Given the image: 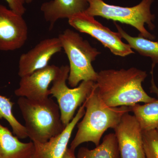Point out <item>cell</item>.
Returning <instances> with one entry per match:
<instances>
[{"label": "cell", "instance_id": "obj_1", "mask_svg": "<svg viewBox=\"0 0 158 158\" xmlns=\"http://www.w3.org/2000/svg\"><path fill=\"white\" fill-rule=\"evenodd\" d=\"M98 73L96 84L100 98L110 107H132L138 103L154 101L142 87L147 77L144 71L131 67L127 69H106Z\"/></svg>", "mask_w": 158, "mask_h": 158}, {"label": "cell", "instance_id": "obj_7", "mask_svg": "<svg viewBox=\"0 0 158 158\" xmlns=\"http://www.w3.org/2000/svg\"><path fill=\"white\" fill-rule=\"evenodd\" d=\"M68 22L77 31L89 34L98 40L116 56L125 57L134 53L129 45L123 42L118 32L111 31L85 12L72 16L69 19Z\"/></svg>", "mask_w": 158, "mask_h": 158}, {"label": "cell", "instance_id": "obj_6", "mask_svg": "<svg viewBox=\"0 0 158 158\" xmlns=\"http://www.w3.org/2000/svg\"><path fill=\"white\" fill-rule=\"evenodd\" d=\"M69 72V65L60 67L59 73L50 89L51 95L56 98L65 127L72 120L77 109L85 102L95 84L92 81H83L77 87L69 88L66 81Z\"/></svg>", "mask_w": 158, "mask_h": 158}, {"label": "cell", "instance_id": "obj_11", "mask_svg": "<svg viewBox=\"0 0 158 158\" xmlns=\"http://www.w3.org/2000/svg\"><path fill=\"white\" fill-rule=\"evenodd\" d=\"M62 49V44L58 37L41 40L20 57L19 76L21 77L46 67L52 57Z\"/></svg>", "mask_w": 158, "mask_h": 158}, {"label": "cell", "instance_id": "obj_5", "mask_svg": "<svg viewBox=\"0 0 158 158\" xmlns=\"http://www.w3.org/2000/svg\"><path fill=\"white\" fill-rule=\"evenodd\" d=\"M88 8L85 12L93 16H101L114 22L132 26L139 31V36L150 40H154L155 36L150 33L145 27L147 25L150 30H153L155 15L151 11L154 0H142L138 5L124 7L107 4L102 0H87Z\"/></svg>", "mask_w": 158, "mask_h": 158}, {"label": "cell", "instance_id": "obj_2", "mask_svg": "<svg viewBox=\"0 0 158 158\" xmlns=\"http://www.w3.org/2000/svg\"><path fill=\"white\" fill-rule=\"evenodd\" d=\"M84 104L85 113L81 121L78 123V131L69 148L74 152L85 142H91L98 146L104 133L108 129L116 127L123 114L131 112V107L106 106L99 96L96 84Z\"/></svg>", "mask_w": 158, "mask_h": 158}, {"label": "cell", "instance_id": "obj_3", "mask_svg": "<svg viewBox=\"0 0 158 158\" xmlns=\"http://www.w3.org/2000/svg\"><path fill=\"white\" fill-rule=\"evenodd\" d=\"M17 104L28 137L33 142L47 141L65 129L59 105L51 98L35 101L19 97Z\"/></svg>", "mask_w": 158, "mask_h": 158}, {"label": "cell", "instance_id": "obj_22", "mask_svg": "<svg viewBox=\"0 0 158 158\" xmlns=\"http://www.w3.org/2000/svg\"><path fill=\"white\" fill-rule=\"evenodd\" d=\"M62 158H77V157L75 155L74 152L72 151L68 148Z\"/></svg>", "mask_w": 158, "mask_h": 158}, {"label": "cell", "instance_id": "obj_21", "mask_svg": "<svg viewBox=\"0 0 158 158\" xmlns=\"http://www.w3.org/2000/svg\"><path fill=\"white\" fill-rule=\"evenodd\" d=\"M152 74L151 87L150 88L151 92L156 94L158 97V88L156 86L153 77V72H151Z\"/></svg>", "mask_w": 158, "mask_h": 158}, {"label": "cell", "instance_id": "obj_18", "mask_svg": "<svg viewBox=\"0 0 158 158\" xmlns=\"http://www.w3.org/2000/svg\"><path fill=\"white\" fill-rule=\"evenodd\" d=\"M14 103L10 98L0 95V119L4 118L9 123L13 133L19 138H27V134L24 126L15 118L12 112Z\"/></svg>", "mask_w": 158, "mask_h": 158}, {"label": "cell", "instance_id": "obj_13", "mask_svg": "<svg viewBox=\"0 0 158 158\" xmlns=\"http://www.w3.org/2000/svg\"><path fill=\"white\" fill-rule=\"evenodd\" d=\"M88 6L87 0H52L43 3L40 10L52 30L58 20L85 12Z\"/></svg>", "mask_w": 158, "mask_h": 158}, {"label": "cell", "instance_id": "obj_14", "mask_svg": "<svg viewBox=\"0 0 158 158\" xmlns=\"http://www.w3.org/2000/svg\"><path fill=\"white\" fill-rule=\"evenodd\" d=\"M34 148L33 141L21 142L0 123V158H30Z\"/></svg>", "mask_w": 158, "mask_h": 158}, {"label": "cell", "instance_id": "obj_8", "mask_svg": "<svg viewBox=\"0 0 158 158\" xmlns=\"http://www.w3.org/2000/svg\"><path fill=\"white\" fill-rule=\"evenodd\" d=\"M113 129L120 158H145L142 131L134 115L125 113Z\"/></svg>", "mask_w": 158, "mask_h": 158}, {"label": "cell", "instance_id": "obj_24", "mask_svg": "<svg viewBox=\"0 0 158 158\" xmlns=\"http://www.w3.org/2000/svg\"><path fill=\"white\" fill-rule=\"evenodd\" d=\"M156 131H157V132H158V127H157V128L156 129Z\"/></svg>", "mask_w": 158, "mask_h": 158}, {"label": "cell", "instance_id": "obj_17", "mask_svg": "<svg viewBox=\"0 0 158 158\" xmlns=\"http://www.w3.org/2000/svg\"><path fill=\"white\" fill-rule=\"evenodd\" d=\"M131 108L142 131L157 128L158 99L144 105L137 104Z\"/></svg>", "mask_w": 158, "mask_h": 158}, {"label": "cell", "instance_id": "obj_10", "mask_svg": "<svg viewBox=\"0 0 158 158\" xmlns=\"http://www.w3.org/2000/svg\"><path fill=\"white\" fill-rule=\"evenodd\" d=\"M59 71L60 67L48 65L31 74L21 77L19 87L15 90V94L32 100H43L48 98L51 95L49 85L56 77Z\"/></svg>", "mask_w": 158, "mask_h": 158}, {"label": "cell", "instance_id": "obj_15", "mask_svg": "<svg viewBox=\"0 0 158 158\" xmlns=\"http://www.w3.org/2000/svg\"><path fill=\"white\" fill-rule=\"evenodd\" d=\"M77 158H120L118 142L115 133H110L104 137L102 142L95 148H79Z\"/></svg>", "mask_w": 158, "mask_h": 158}, {"label": "cell", "instance_id": "obj_19", "mask_svg": "<svg viewBox=\"0 0 158 158\" xmlns=\"http://www.w3.org/2000/svg\"><path fill=\"white\" fill-rule=\"evenodd\" d=\"M145 158H158V132L156 130L142 131Z\"/></svg>", "mask_w": 158, "mask_h": 158}, {"label": "cell", "instance_id": "obj_16", "mask_svg": "<svg viewBox=\"0 0 158 158\" xmlns=\"http://www.w3.org/2000/svg\"><path fill=\"white\" fill-rule=\"evenodd\" d=\"M114 24L122 37L127 41L130 47L141 56L150 58L152 62V67L154 68L156 64H158V40L154 41L139 36L132 37L116 22H114Z\"/></svg>", "mask_w": 158, "mask_h": 158}, {"label": "cell", "instance_id": "obj_23", "mask_svg": "<svg viewBox=\"0 0 158 158\" xmlns=\"http://www.w3.org/2000/svg\"><path fill=\"white\" fill-rule=\"evenodd\" d=\"M34 0H25V2L27 3V4H30Z\"/></svg>", "mask_w": 158, "mask_h": 158}, {"label": "cell", "instance_id": "obj_12", "mask_svg": "<svg viewBox=\"0 0 158 158\" xmlns=\"http://www.w3.org/2000/svg\"><path fill=\"white\" fill-rule=\"evenodd\" d=\"M85 112L84 104L61 134L44 142H33L34 152L30 158H62L67 148L69 140L76 126L83 118Z\"/></svg>", "mask_w": 158, "mask_h": 158}, {"label": "cell", "instance_id": "obj_4", "mask_svg": "<svg viewBox=\"0 0 158 158\" xmlns=\"http://www.w3.org/2000/svg\"><path fill=\"white\" fill-rule=\"evenodd\" d=\"M58 38L69 61L68 81L70 87L75 88L83 81L96 82L98 73L94 70L92 62L100 52L91 46L78 33L70 29L63 31Z\"/></svg>", "mask_w": 158, "mask_h": 158}, {"label": "cell", "instance_id": "obj_9", "mask_svg": "<svg viewBox=\"0 0 158 158\" xmlns=\"http://www.w3.org/2000/svg\"><path fill=\"white\" fill-rule=\"evenodd\" d=\"M28 36V28L22 15L0 4V51L21 48Z\"/></svg>", "mask_w": 158, "mask_h": 158}, {"label": "cell", "instance_id": "obj_20", "mask_svg": "<svg viewBox=\"0 0 158 158\" xmlns=\"http://www.w3.org/2000/svg\"><path fill=\"white\" fill-rule=\"evenodd\" d=\"M9 5L10 9L18 14L23 15L25 14L26 9L24 6L25 0H5Z\"/></svg>", "mask_w": 158, "mask_h": 158}]
</instances>
